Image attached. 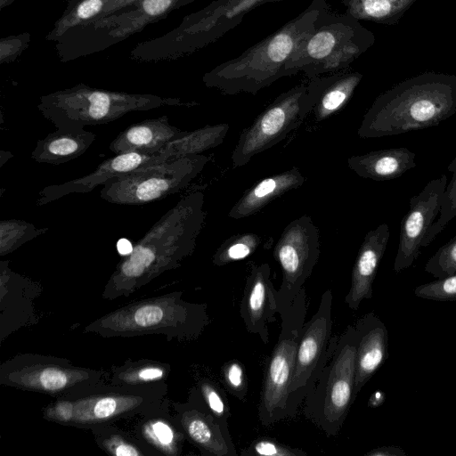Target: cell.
<instances>
[{
	"mask_svg": "<svg viewBox=\"0 0 456 456\" xmlns=\"http://www.w3.org/2000/svg\"><path fill=\"white\" fill-rule=\"evenodd\" d=\"M184 426L192 441L208 453L216 456L238 455L228 424L221 422L206 403L202 409L187 412Z\"/></svg>",
	"mask_w": 456,
	"mask_h": 456,
	"instance_id": "cell-23",
	"label": "cell"
},
{
	"mask_svg": "<svg viewBox=\"0 0 456 456\" xmlns=\"http://www.w3.org/2000/svg\"><path fill=\"white\" fill-rule=\"evenodd\" d=\"M171 125L167 115L133 124L120 132L110 142L115 154L126 151L157 153L169 142L187 134Z\"/></svg>",
	"mask_w": 456,
	"mask_h": 456,
	"instance_id": "cell-19",
	"label": "cell"
},
{
	"mask_svg": "<svg viewBox=\"0 0 456 456\" xmlns=\"http://www.w3.org/2000/svg\"><path fill=\"white\" fill-rule=\"evenodd\" d=\"M163 375V371L157 368L145 369L139 373V377L142 379H159Z\"/></svg>",
	"mask_w": 456,
	"mask_h": 456,
	"instance_id": "cell-44",
	"label": "cell"
},
{
	"mask_svg": "<svg viewBox=\"0 0 456 456\" xmlns=\"http://www.w3.org/2000/svg\"><path fill=\"white\" fill-rule=\"evenodd\" d=\"M305 182V177L297 167L265 177L245 191L230 209L228 216L235 220L248 217L286 192L299 188Z\"/></svg>",
	"mask_w": 456,
	"mask_h": 456,
	"instance_id": "cell-20",
	"label": "cell"
},
{
	"mask_svg": "<svg viewBox=\"0 0 456 456\" xmlns=\"http://www.w3.org/2000/svg\"><path fill=\"white\" fill-rule=\"evenodd\" d=\"M261 237L254 232L236 233L226 239L216 249L212 262L217 266L244 259L260 246Z\"/></svg>",
	"mask_w": 456,
	"mask_h": 456,
	"instance_id": "cell-28",
	"label": "cell"
},
{
	"mask_svg": "<svg viewBox=\"0 0 456 456\" xmlns=\"http://www.w3.org/2000/svg\"><path fill=\"white\" fill-rule=\"evenodd\" d=\"M414 295L435 301H456V273L419 285Z\"/></svg>",
	"mask_w": 456,
	"mask_h": 456,
	"instance_id": "cell-32",
	"label": "cell"
},
{
	"mask_svg": "<svg viewBox=\"0 0 456 456\" xmlns=\"http://www.w3.org/2000/svg\"><path fill=\"white\" fill-rule=\"evenodd\" d=\"M163 310L157 305H145L138 308L134 315V322L141 327H151L158 324L163 318Z\"/></svg>",
	"mask_w": 456,
	"mask_h": 456,
	"instance_id": "cell-37",
	"label": "cell"
},
{
	"mask_svg": "<svg viewBox=\"0 0 456 456\" xmlns=\"http://www.w3.org/2000/svg\"><path fill=\"white\" fill-rule=\"evenodd\" d=\"M31 35L28 32L11 35L0 39V64H8L17 60L28 47Z\"/></svg>",
	"mask_w": 456,
	"mask_h": 456,
	"instance_id": "cell-34",
	"label": "cell"
},
{
	"mask_svg": "<svg viewBox=\"0 0 456 456\" xmlns=\"http://www.w3.org/2000/svg\"><path fill=\"white\" fill-rule=\"evenodd\" d=\"M389 236L387 224H381L366 233L353 266L350 289L345 297V303L350 309L358 310L363 300L372 297L373 282Z\"/></svg>",
	"mask_w": 456,
	"mask_h": 456,
	"instance_id": "cell-17",
	"label": "cell"
},
{
	"mask_svg": "<svg viewBox=\"0 0 456 456\" xmlns=\"http://www.w3.org/2000/svg\"><path fill=\"white\" fill-rule=\"evenodd\" d=\"M153 432H154L155 436L158 437V439L159 440V442L164 444H168L173 440L172 430L170 429V428L167 425H166L162 422H158V423L154 424Z\"/></svg>",
	"mask_w": 456,
	"mask_h": 456,
	"instance_id": "cell-42",
	"label": "cell"
},
{
	"mask_svg": "<svg viewBox=\"0 0 456 456\" xmlns=\"http://www.w3.org/2000/svg\"><path fill=\"white\" fill-rule=\"evenodd\" d=\"M416 0H341L346 12L358 20L395 24Z\"/></svg>",
	"mask_w": 456,
	"mask_h": 456,
	"instance_id": "cell-26",
	"label": "cell"
},
{
	"mask_svg": "<svg viewBox=\"0 0 456 456\" xmlns=\"http://www.w3.org/2000/svg\"><path fill=\"white\" fill-rule=\"evenodd\" d=\"M96 139L84 127L57 128L37 141L31 159L38 163L60 165L83 155Z\"/></svg>",
	"mask_w": 456,
	"mask_h": 456,
	"instance_id": "cell-22",
	"label": "cell"
},
{
	"mask_svg": "<svg viewBox=\"0 0 456 456\" xmlns=\"http://www.w3.org/2000/svg\"><path fill=\"white\" fill-rule=\"evenodd\" d=\"M306 310V295L303 288L290 306L279 314L281 318V332L266 363L258 405V419L263 427L287 419L289 389Z\"/></svg>",
	"mask_w": 456,
	"mask_h": 456,
	"instance_id": "cell-9",
	"label": "cell"
},
{
	"mask_svg": "<svg viewBox=\"0 0 456 456\" xmlns=\"http://www.w3.org/2000/svg\"><path fill=\"white\" fill-rule=\"evenodd\" d=\"M196 104L179 98L110 91L80 83L40 96L37 109L57 128H69L107 124L132 111Z\"/></svg>",
	"mask_w": 456,
	"mask_h": 456,
	"instance_id": "cell-4",
	"label": "cell"
},
{
	"mask_svg": "<svg viewBox=\"0 0 456 456\" xmlns=\"http://www.w3.org/2000/svg\"><path fill=\"white\" fill-rule=\"evenodd\" d=\"M117 402L113 398H103L94 407V415L98 419H105L112 415L117 409Z\"/></svg>",
	"mask_w": 456,
	"mask_h": 456,
	"instance_id": "cell-39",
	"label": "cell"
},
{
	"mask_svg": "<svg viewBox=\"0 0 456 456\" xmlns=\"http://www.w3.org/2000/svg\"><path fill=\"white\" fill-rule=\"evenodd\" d=\"M115 454L118 456L122 455H138L139 452H136V450L132 447L131 445L127 444H119L115 448Z\"/></svg>",
	"mask_w": 456,
	"mask_h": 456,
	"instance_id": "cell-45",
	"label": "cell"
},
{
	"mask_svg": "<svg viewBox=\"0 0 456 456\" xmlns=\"http://www.w3.org/2000/svg\"><path fill=\"white\" fill-rule=\"evenodd\" d=\"M330 75L308 78L280 94L264 109L240 134L231 156L232 168L247 165L299 126L312 113Z\"/></svg>",
	"mask_w": 456,
	"mask_h": 456,
	"instance_id": "cell-7",
	"label": "cell"
},
{
	"mask_svg": "<svg viewBox=\"0 0 456 456\" xmlns=\"http://www.w3.org/2000/svg\"><path fill=\"white\" fill-rule=\"evenodd\" d=\"M366 456H405L407 453L403 448L395 445H387L375 448L365 454Z\"/></svg>",
	"mask_w": 456,
	"mask_h": 456,
	"instance_id": "cell-41",
	"label": "cell"
},
{
	"mask_svg": "<svg viewBox=\"0 0 456 456\" xmlns=\"http://www.w3.org/2000/svg\"><path fill=\"white\" fill-rule=\"evenodd\" d=\"M276 295L269 264L252 265L246 278L240 315L248 332L257 335L264 344L269 342L268 325L276 321L279 314Z\"/></svg>",
	"mask_w": 456,
	"mask_h": 456,
	"instance_id": "cell-16",
	"label": "cell"
},
{
	"mask_svg": "<svg viewBox=\"0 0 456 456\" xmlns=\"http://www.w3.org/2000/svg\"><path fill=\"white\" fill-rule=\"evenodd\" d=\"M167 160L157 153L126 151L102 162L92 173L84 176L44 187L38 194L37 205L43 206L73 193H87L99 185L129 174L142 167Z\"/></svg>",
	"mask_w": 456,
	"mask_h": 456,
	"instance_id": "cell-15",
	"label": "cell"
},
{
	"mask_svg": "<svg viewBox=\"0 0 456 456\" xmlns=\"http://www.w3.org/2000/svg\"><path fill=\"white\" fill-rule=\"evenodd\" d=\"M205 195L195 191L167 210L119 265L117 276L135 280L178 265L196 246L205 220Z\"/></svg>",
	"mask_w": 456,
	"mask_h": 456,
	"instance_id": "cell-3",
	"label": "cell"
},
{
	"mask_svg": "<svg viewBox=\"0 0 456 456\" xmlns=\"http://www.w3.org/2000/svg\"><path fill=\"white\" fill-rule=\"evenodd\" d=\"M424 270L436 279L456 273V235L436 250Z\"/></svg>",
	"mask_w": 456,
	"mask_h": 456,
	"instance_id": "cell-31",
	"label": "cell"
},
{
	"mask_svg": "<svg viewBox=\"0 0 456 456\" xmlns=\"http://www.w3.org/2000/svg\"><path fill=\"white\" fill-rule=\"evenodd\" d=\"M305 453L298 449H292L271 439H259L241 452V455H264V456H296Z\"/></svg>",
	"mask_w": 456,
	"mask_h": 456,
	"instance_id": "cell-36",
	"label": "cell"
},
{
	"mask_svg": "<svg viewBox=\"0 0 456 456\" xmlns=\"http://www.w3.org/2000/svg\"><path fill=\"white\" fill-rule=\"evenodd\" d=\"M201 393L205 403L213 414L223 423L228 424L231 411L224 394L216 385L205 381L201 385Z\"/></svg>",
	"mask_w": 456,
	"mask_h": 456,
	"instance_id": "cell-33",
	"label": "cell"
},
{
	"mask_svg": "<svg viewBox=\"0 0 456 456\" xmlns=\"http://www.w3.org/2000/svg\"><path fill=\"white\" fill-rule=\"evenodd\" d=\"M110 0H67L61 16L45 39L58 42L69 30L94 20L104 10Z\"/></svg>",
	"mask_w": 456,
	"mask_h": 456,
	"instance_id": "cell-27",
	"label": "cell"
},
{
	"mask_svg": "<svg viewBox=\"0 0 456 456\" xmlns=\"http://www.w3.org/2000/svg\"><path fill=\"white\" fill-rule=\"evenodd\" d=\"M446 175L433 179L410 200V208L402 219L394 271L400 273L418 259L426 247L428 233L441 209L442 196L447 184Z\"/></svg>",
	"mask_w": 456,
	"mask_h": 456,
	"instance_id": "cell-14",
	"label": "cell"
},
{
	"mask_svg": "<svg viewBox=\"0 0 456 456\" xmlns=\"http://www.w3.org/2000/svg\"><path fill=\"white\" fill-rule=\"evenodd\" d=\"M39 381L46 390H58L67 384V376L61 370L50 369L40 374Z\"/></svg>",
	"mask_w": 456,
	"mask_h": 456,
	"instance_id": "cell-38",
	"label": "cell"
},
{
	"mask_svg": "<svg viewBox=\"0 0 456 456\" xmlns=\"http://www.w3.org/2000/svg\"><path fill=\"white\" fill-rule=\"evenodd\" d=\"M320 256V233L311 216L303 215L286 225L273 249L281 270L277 289L279 314L290 306Z\"/></svg>",
	"mask_w": 456,
	"mask_h": 456,
	"instance_id": "cell-13",
	"label": "cell"
},
{
	"mask_svg": "<svg viewBox=\"0 0 456 456\" xmlns=\"http://www.w3.org/2000/svg\"><path fill=\"white\" fill-rule=\"evenodd\" d=\"M117 249L120 255L128 256L132 253L134 247L129 240L122 238L117 243Z\"/></svg>",
	"mask_w": 456,
	"mask_h": 456,
	"instance_id": "cell-43",
	"label": "cell"
},
{
	"mask_svg": "<svg viewBox=\"0 0 456 456\" xmlns=\"http://www.w3.org/2000/svg\"><path fill=\"white\" fill-rule=\"evenodd\" d=\"M362 78L358 71H341L331 74L314 109L315 122H321L341 110L353 96Z\"/></svg>",
	"mask_w": 456,
	"mask_h": 456,
	"instance_id": "cell-24",
	"label": "cell"
},
{
	"mask_svg": "<svg viewBox=\"0 0 456 456\" xmlns=\"http://www.w3.org/2000/svg\"><path fill=\"white\" fill-rule=\"evenodd\" d=\"M331 289H326L312 318L305 322L289 389L287 419L294 418L335 350L338 335L332 336Z\"/></svg>",
	"mask_w": 456,
	"mask_h": 456,
	"instance_id": "cell-12",
	"label": "cell"
},
{
	"mask_svg": "<svg viewBox=\"0 0 456 456\" xmlns=\"http://www.w3.org/2000/svg\"><path fill=\"white\" fill-rule=\"evenodd\" d=\"M208 161L198 154L142 167L102 185L100 197L118 205L151 203L185 189Z\"/></svg>",
	"mask_w": 456,
	"mask_h": 456,
	"instance_id": "cell-10",
	"label": "cell"
},
{
	"mask_svg": "<svg viewBox=\"0 0 456 456\" xmlns=\"http://www.w3.org/2000/svg\"><path fill=\"white\" fill-rule=\"evenodd\" d=\"M375 42L374 34L350 14L333 12L329 4L314 28L285 69V77L303 72L307 78L344 71Z\"/></svg>",
	"mask_w": 456,
	"mask_h": 456,
	"instance_id": "cell-5",
	"label": "cell"
},
{
	"mask_svg": "<svg viewBox=\"0 0 456 456\" xmlns=\"http://www.w3.org/2000/svg\"><path fill=\"white\" fill-rule=\"evenodd\" d=\"M452 173V179L447 182L441 200L439 217L433 223L426 240V247L428 246L446 226V224L456 216V156L447 167Z\"/></svg>",
	"mask_w": 456,
	"mask_h": 456,
	"instance_id": "cell-30",
	"label": "cell"
},
{
	"mask_svg": "<svg viewBox=\"0 0 456 456\" xmlns=\"http://www.w3.org/2000/svg\"><path fill=\"white\" fill-rule=\"evenodd\" d=\"M15 0H0V10H3L4 8L9 6L12 4Z\"/></svg>",
	"mask_w": 456,
	"mask_h": 456,
	"instance_id": "cell-46",
	"label": "cell"
},
{
	"mask_svg": "<svg viewBox=\"0 0 456 456\" xmlns=\"http://www.w3.org/2000/svg\"><path fill=\"white\" fill-rule=\"evenodd\" d=\"M280 1L283 0H215L184 17L175 29L156 37V48L166 61L189 55L224 36L256 7Z\"/></svg>",
	"mask_w": 456,
	"mask_h": 456,
	"instance_id": "cell-11",
	"label": "cell"
},
{
	"mask_svg": "<svg viewBox=\"0 0 456 456\" xmlns=\"http://www.w3.org/2000/svg\"><path fill=\"white\" fill-rule=\"evenodd\" d=\"M229 128L226 123L206 125L169 142L158 152L167 159L201 154L222 144Z\"/></svg>",
	"mask_w": 456,
	"mask_h": 456,
	"instance_id": "cell-25",
	"label": "cell"
},
{
	"mask_svg": "<svg viewBox=\"0 0 456 456\" xmlns=\"http://www.w3.org/2000/svg\"><path fill=\"white\" fill-rule=\"evenodd\" d=\"M415 153L406 147L373 151L347 159L348 167L362 178L377 182L402 176L416 167Z\"/></svg>",
	"mask_w": 456,
	"mask_h": 456,
	"instance_id": "cell-21",
	"label": "cell"
},
{
	"mask_svg": "<svg viewBox=\"0 0 456 456\" xmlns=\"http://www.w3.org/2000/svg\"><path fill=\"white\" fill-rule=\"evenodd\" d=\"M138 0H110L102 12L93 21L112 15L134 4ZM91 21V22H93ZM90 23V22H89Z\"/></svg>",
	"mask_w": 456,
	"mask_h": 456,
	"instance_id": "cell-40",
	"label": "cell"
},
{
	"mask_svg": "<svg viewBox=\"0 0 456 456\" xmlns=\"http://www.w3.org/2000/svg\"><path fill=\"white\" fill-rule=\"evenodd\" d=\"M47 231L48 228H38L35 224L23 220H2L0 222L1 254H7Z\"/></svg>",
	"mask_w": 456,
	"mask_h": 456,
	"instance_id": "cell-29",
	"label": "cell"
},
{
	"mask_svg": "<svg viewBox=\"0 0 456 456\" xmlns=\"http://www.w3.org/2000/svg\"><path fill=\"white\" fill-rule=\"evenodd\" d=\"M328 4V0H312L275 32L206 72L202 77L204 85L228 95H256L284 77L290 58L312 32L320 12Z\"/></svg>",
	"mask_w": 456,
	"mask_h": 456,
	"instance_id": "cell-2",
	"label": "cell"
},
{
	"mask_svg": "<svg viewBox=\"0 0 456 456\" xmlns=\"http://www.w3.org/2000/svg\"><path fill=\"white\" fill-rule=\"evenodd\" d=\"M222 373L230 393L237 399L245 401L248 385L241 364L239 362L232 361L224 366Z\"/></svg>",
	"mask_w": 456,
	"mask_h": 456,
	"instance_id": "cell-35",
	"label": "cell"
},
{
	"mask_svg": "<svg viewBox=\"0 0 456 456\" xmlns=\"http://www.w3.org/2000/svg\"><path fill=\"white\" fill-rule=\"evenodd\" d=\"M357 333L348 325L303 403V414L327 436L340 431L354 395Z\"/></svg>",
	"mask_w": 456,
	"mask_h": 456,
	"instance_id": "cell-6",
	"label": "cell"
},
{
	"mask_svg": "<svg viewBox=\"0 0 456 456\" xmlns=\"http://www.w3.org/2000/svg\"><path fill=\"white\" fill-rule=\"evenodd\" d=\"M197 0H138L103 19L77 27L57 43L60 59L68 61L102 51Z\"/></svg>",
	"mask_w": 456,
	"mask_h": 456,
	"instance_id": "cell-8",
	"label": "cell"
},
{
	"mask_svg": "<svg viewBox=\"0 0 456 456\" xmlns=\"http://www.w3.org/2000/svg\"><path fill=\"white\" fill-rule=\"evenodd\" d=\"M456 113V76L424 72L380 94L357 130L362 139L379 138L439 125Z\"/></svg>",
	"mask_w": 456,
	"mask_h": 456,
	"instance_id": "cell-1",
	"label": "cell"
},
{
	"mask_svg": "<svg viewBox=\"0 0 456 456\" xmlns=\"http://www.w3.org/2000/svg\"><path fill=\"white\" fill-rule=\"evenodd\" d=\"M357 333L354 395L380 368L388 356V332L374 313H368L354 324Z\"/></svg>",
	"mask_w": 456,
	"mask_h": 456,
	"instance_id": "cell-18",
	"label": "cell"
}]
</instances>
